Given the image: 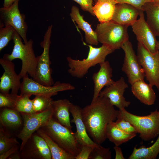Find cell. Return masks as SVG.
<instances>
[{
	"mask_svg": "<svg viewBox=\"0 0 159 159\" xmlns=\"http://www.w3.org/2000/svg\"><path fill=\"white\" fill-rule=\"evenodd\" d=\"M118 112L108 99L100 96L82 109L81 115L87 132L95 143L101 144L105 140L106 126L117 119Z\"/></svg>",
	"mask_w": 159,
	"mask_h": 159,
	"instance_id": "1",
	"label": "cell"
},
{
	"mask_svg": "<svg viewBox=\"0 0 159 159\" xmlns=\"http://www.w3.org/2000/svg\"><path fill=\"white\" fill-rule=\"evenodd\" d=\"M22 38L15 31L12 40L14 43L13 49L11 54L4 55L3 58L12 61L14 59H20L22 62L21 71L19 75L22 79L28 74L34 79L36 75L37 57L33 49V41L30 39L23 43Z\"/></svg>",
	"mask_w": 159,
	"mask_h": 159,
	"instance_id": "2",
	"label": "cell"
},
{
	"mask_svg": "<svg viewBox=\"0 0 159 159\" xmlns=\"http://www.w3.org/2000/svg\"><path fill=\"white\" fill-rule=\"evenodd\" d=\"M65 151L75 157L82 146L72 129L62 125L52 117L40 128Z\"/></svg>",
	"mask_w": 159,
	"mask_h": 159,
	"instance_id": "3",
	"label": "cell"
},
{
	"mask_svg": "<svg viewBox=\"0 0 159 159\" xmlns=\"http://www.w3.org/2000/svg\"><path fill=\"white\" fill-rule=\"evenodd\" d=\"M83 44L89 47L87 58L81 60L74 59L70 57L67 58L69 73L72 76L78 78L84 77L91 67L105 61L107 56L114 51L103 45L96 48L84 42Z\"/></svg>",
	"mask_w": 159,
	"mask_h": 159,
	"instance_id": "4",
	"label": "cell"
},
{
	"mask_svg": "<svg viewBox=\"0 0 159 159\" xmlns=\"http://www.w3.org/2000/svg\"><path fill=\"white\" fill-rule=\"evenodd\" d=\"M119 118L131 123L137 129L140 137L145 141L154 139L159 134V111L157 110L148 115L140 116L124 109L119 110L117 118Z\"/></svg>",
	"mask_w": 159,
	"mask_h": 159,
	"instance_id": "5",
	"label": "cell"
},
{
	"mask_svg": "<svg viewBox=\"0 0 159 159\" xmlns=\"http://www.w3.org/2000/svg\"><path fill=\"white\" fill-rule=\"evenodd\" d=\"M128 27L111 20L97 24L95 31L99 42L115 50L129 40Z\"/></svg>",
	"mask_w": 159,
	"mask_h": 159,
	"instance_id": "6",
	"label": "cell"
},
{
	"mask_svg": "<svg viewBox=\"0 0 159 159\" xmlns=\"http://www.w3.org/2000/svg\"><path fill=\"white\" fill-rule=\"evenodd\" d=\"M52 25L49 26L45 33L43 40L41 42L43 49L42 54L37 57V64L35 78L33 79L42 84L51 86L54 84L52 76L49 52L51 44V37Z\"/></svg>",
	"mask_w": 159,
	"mask_h": 159,
	"instance_id": "7",
	"label": "cell"
},
{
	"mask_svg": "<svg viewBox=\"0 0 159 159\" xmlns=\"http://www.w3.org/2000/svg\"><path fill=\"white\" fill-rule=\"evenodd\" d=\"M53 110L52 105L43 112L34 113H20L23 122V126L17 135L21 143L19 150L34 132L47 122L52 117Z\"/></svg>",
	"mask_w": 159,
	"mask_h": 159,
	"instance_id": "8",
	"label": "cell"
},
{
	"mask_svg": "<svg viewBox=\"0 0 159 159\" xmlns=\"http://www.w3.org/2000/svg\"><path fill=\"white\" fill-rule=\"evenodd\" d=\"M137 56L146 80L159 92V51L152 53L138 42Z\"/></svg>",
	"mask_w": 159,
	"mask_h": 159,
	"instance_id": "9",
	"label": "cell"
},
{
	"mask_svg": "<svg viewBox=\"0 0 159 159\" xmlns=\"http://www.w3.org/2000/svg\"><path fill=\"white\" fill-rule=\"evenodd\" d=\"M19 1L16 0L9 7L0 8V25L12 26L25 43L28 41L26 35L28 26L25 21V15L21 14L19 9Z\"/></svg>",
	"mask_w": 159,
	"mask_h": 159,
	"instance_id": "10",
	"label": "cell"
},
{
	"mask_svg": "<svg viewBox=\"0 0 159 159\" xmlns=\"http://www.w3.org/2000/svg\"><path fill=\"white\" fill-rule=\"evenodd\" d=\"M22 79L19 90L21 94H27L31 95H52L54 96L59 92L75 89L74 87L69 83L60 82H57L51 86L45 85L29 78L28 74Z\"/></svg>",
	"mask_w": 159,
	"mask_h": 159,
	"instance_id": "11",
	"label": "cell"
},
{
	"mask_svg": "<svg viewBox=\"0 0 159 159\" xmlns=\"http://www.w3.org/2000/svg\"><path fill=\"white\" fill-rule=\"evenodd\" d=\"M121 48L125 53L122 70L126 74L128 82L131 85L137 81L144 80L145 73L131 42L127 41Z\"/></svg>",
	"mask_w": 159,
	"mask_h": 159,
	"instance_id": "12",
	"label": "cell"
},
{
	"mask_svg": "<svg viewBox=\"0 0 159 159\" xmlns=\"http://www.w3.org/2000/svg\"><path fill=\"white\" fill-rule=\"evenodd\" d=\"M22 159H52L50 150L44 139L36 132L19 150Z\"/></svg>",
	"mask_w": 159,
	"mask_h": 159,
	"instance_id": "13",
	"label": "cell"
},
{
	"mask_svg": "<svg viewBox=\"0 0 159 159\" xmlns=\"http://www.w3.org/2000/svg\"><path fill=\"white\" fill-rule=\"evenodd\" d=\"M139 16V19L131 25L132 31L138 42L151 53H155L158 51L156 36L145 21L143 10L140 11Z\"/></svg>",
	"mask_w": 159,
	"mask_h": 159,
	"instance_id": "14",
	"label": "cell"
},
{
	"mask_svg": "<svg viewBox=\"0 0 159 159\" xmlns=\"http://www.w3.org/2000/svg\"><path fill=\"white\" fill-rule=\"evenodd\" d=\"M0 64L4 71L0 78V92L8 93L11 90V93L18 94L21 78L16 73L14 64L12 61L3 57L0 59Z\"/></svg>",
	"mask_w": 159,
	"mask_h": 159,
	"instance_id": "15",
	"label": "cell"
},
{
	"mask_svg": "<svg viewBox=\"0 0 159 159\" xmlns=\"http://www.w3.org/2000/svg\"><path fill=\"white\" fill-rule=\"evenodd\" d=\"M128 87L123 77H121L110 85L106 87L100 92L99 96L108 99L113 105L116 107L119 110H122L128 107L130 104L123 96L125 90Z\"/></svg>",
	"mask_w": 159,
	"mask_h": 159,
	"instance_id": "16",
	"label": "cell"
},
{
	"mask_svg": "<svg viewBox=\"0 0 159 159\" xmlns=\"http://www.w3.org/2000/svg\"><path fill=\"white\" fill-rule=\"evenodd\" d=\"M99 65L100 68L99 71L94 73L92 76L94 88L91 102L97 99L103 87L110 85L114 82L112 78V70L109 62L105 61Z\"/></svg>",
	"mask_w": 159,
	"mask_h": 159,
	"instance_id": "17",
	"label": "cell"
},
{
	"mask_svg": "<svg viewBox=\"0 0 159 159\" xmlns=\"http://www.w3.org/2000/svg\"><path fill=\"white\" fill-rule=\"evenodd\" d=\"M81 108L79 106L72 104L69 110L73 117L71 122L75 125L76 131L75 132L76 138L79 143L82 145H88L93 147L98 144L93 141L89 137L81 115Z\"/></svg>",
	"mask_w": 159,
	"mask_h": 159,
	"instance_id": "18",
	"label": "cell"
},
{
	"mask_svg": "<svg viewBox=\"0 0 159 159\" xmlns=\"http://www.w3.org/2000/svg\"><path fill=\"white\" fill-rule=\"evenodd\" d=\"M141 10L128 4H117L111 20L128 26H131L137 20Z\"/></svg>",
	"mask_w": 159,
	"mask_h": 159,
	"instance_id": "19",
	"label": "cell"
},
{
	"mask_svg": "<svg viewBox=\"0 0 159 159\" xmlns=\"http://www.w3.org/2000/svg\"><path fill=\"white\" fill-rule=\"evenodd\" d=\"M153 86L144 80L137 81L131 85V91L134 96L141 102L146 105L153 104L156 95Z\"/></svg>",
	"mask_w": 159,
	"mask_h": 159,
	"instance_id": "20",
	"label": "cell"
},
{
	"mask_svg": "<svg viewBox=\"0 0 159 159\" xmlns=\"http://www.w3.org/2000/svg\"><path fill=\"white\" fill-rule=\"evenodd\" d=\"M67 99L53 100L52 106V117L59 123L72 129L69 117V110L72 104Z\"/></svg>",
	"mask_w": 159,
	"mask_h": 159,
	"instance_id": "21",
	"label": "cell"
},
{
	"mask_svg": "<svg viewBox=\"0 0 159 159\" xmlns=\"http://www.w3.org/2000/svg\"><path fill=\"white\" fill-rule=\"evenodd\" d=\"M70 16L77 24L78 27L85 33V38L87 44L97 45L99 43L96 32L92 29L91 25L83 19L80 14L79 9L75 6H72Z\"/></svg>",
	"mask_w": 159,
	"mask_h": 159,
	"instance_id": "22",
	"label": "cell"
},
{
	"mask_svg": "<svg viewBox=\"0 0 159 159\" xmlns=\"http://www.w3.org/2000/svg\"><path fill=\"white\" fill-rule=\"evenodd\" d=\"M0 125L8 128L16 129L23 126L21 113L14 108H0Z\"/></svg>",
	"mask_w": 159,
	"mask_h": 159,
	"instance_id": "23",
	"label": "cell"
},
{
	"mask_svg": "<svg viewBox=\"0 0 159 159\" xmlns=\"http://www.w3.org/2000/svg\"><path fill=\"white\" fill-rule=\"evenodd\" d=\"M117 4L115 0H98L93 7V12L100 23L109 21Z\"/></svg>",
	"mask_w": 159,
	"mask_h": 159,
	"instance_id": "24",
	"label": "cell"
},
{
	"mask_svg": "<svg viewBox=\"0 0 159 159\" xmlns=\"http://www.w3.org/2000/svg\"><path fill=\"white\" fill-rule=\"evenodd\" d=\"M106 132L107 138L115 145L119 146L131 139L136 134L126 132L118 128L113 121L107 126Z\"/></svg>",
	"mask_w": 159,
	"mask_h": 159,
	"instance_id": "25",
	"label": "cell"
},
{
	"mask_svg": "<svg viewBox=\"0 0 159 159\" xmlns=\"http://www.w3.org/2000/svg\"><path fill=\"white\" fill-rule=\"evenodd\" d=\"M143 10L146 14L147 23L156 36L159 37V3L148 2L144 6Z\"/></svg>",
	"mask_w": 159,
	"mask_h": 159,
	"instance_id": "26",
	"label": "cell"
},
{
	"mask_svg": "<svg viewBox=\"0 0 159 159\" xmlns=\"http://www.w3.org/2000/svg\"><path fill=\"white\" fill-rule=\"evenodd\" d=\"M159 153V134L156 141L151 146L146 147L142 146L139 148H134L129 159H155Z\"/></svg>",
	"mask_w": 159,
	"mask_h": 159,
	"instance_id": "27",
	"label": "cell"
},
{
	"mask_svg": "<svg viewBox=\"0 0 159 159\" xmlns=\"http://www.w3.org/2000/svg\"><path fill=\"white\" fill-rule=\"evenodd\" d=\"M37 132L45 140L50 150L52 159H75V157L68 153L39 129Z\"/></svg>",
	"mask_w": 159,
	"mask_h": 159,
	"instance_id": "28",
	"label": "cell"
},
{
	"mask_svg": "<svg viewBox=\"0 0 159 159\" xmlns=\"http://www.w3.org/2000/svg\"><path fill=\"white\" fill-rule=\"evenodd\" d=\"M19 144L16 138L11 137L7 129L0 125V155Z\"/></svg>",
	"mask_w": 159,
	"mask_h": 159,
	"instance_id": "29",
	"label": "cell"
},
{
	"mask_svg": "<svg viewBox=\"0 0 159 159\" xmlns=\"http://www.w3.org/2000/svg\"><path fill=\"white\" fill-rule=\"evenodd\" d=\"M32 100L34 113L41 112L50 108L53 101L52 95H37Z\"/></svg>",
	"mask_w": 159,
	"mask_h": 159,
	"instance_id": "30",
	"label": "cell"
},
{
	"mask_svg": "<svg viewBox=\"0 0 159 159\" xmlns=\"http://www.w3.org/2000/svg\"><path fill=\"white\" fill-rule=\"evenodd\" d=\"M31 96L27 94L18 95L15 109L20 113H34L32 100L30 98Z\"/></svg>",
	"mask_w": 159,
	"mask_h": 159,
	"instance_id": "31",
	"label": "cell"
},
{
	"mask_svg": "<svg viewBox=\"0 0 159 159\" xmlns=\"http://www.w3.org/2000/svg\"><path fill=\"white\" fill-rule=\"evenodd\" d=\"M15 31L11 26L0 25V51L6 47L10 41L13 39Z\"/></svg>",
	"mask_w": 159,
	"mask_h": 159,
	"instance_id": "32",
	"label": "cell"
},
{
	"mask_svg": "<svg viewBox=\"0 0 159 159\" xmlns=\"http://www.w3.org/2000/svg\"><path fill=\"white\" fill-rule=\"evenodd\" d=\"M18 95L10 93H0V107H7L15 109Z\"/></svg>",
	"mask_w": 159,
	"mask_h": 159,
	"instance_id": "33",
	"label": "cell"
},
{
	"mask_svg": "<svg viewBox=\"0 0 159 159\" xmlns=\"http://www.w3.org/2000/svg\"><path fill=\"white\" fill-rule=\"evenodd\" d=\"M111 158L110 149L104 148L101 144H98L93 148L89 159H110Z\"/></svg>",
	"mask_w": 159,
	"mask_h": 159,
	"instance_id": "34",
	"label": "cell"
},
{
	"mask_svg": "<svg viewBox=\"0 0 159 159\" xmlns=\"http://www.w3.org/2000/svg\"><path fill=\"white\" fill-rule=\"evenodd\" d=\"M115 125L120 129L126 132L136 134L138 131L135 127L130 122L122 118H117Z\"/></svg>",
	"mask_w": 159,
	"mask_h": 159,
	"instance_id": "35",
	"label": "cell"
},
{
	"mask_svg": "<svg viewBox=\"0 0 159 159\" xmlns=\"http://www.w3.org/2000/svg\"><path fill=\"white\" fill-rule=\"evenodd\" d=\"M118 4H127L143 10L145 4L149 2H153L152 0H115Z\"/></svg>",
	"mask_w": 159,
	"mask_h": 159,
	"instance_id": "36",
	"label": "cell"
},
{
	"mask_svg": "<svg viewBox=\"0 0 159 159\" xmlns=\"http://www.w3.org/2000/svg\"><path fill=\"white\" fill-rule=\"evenodd\" d=\"M78 3L83 11L89 12L92 15L95 16L92 10L93 0H72Z\"/></svg>",
	"mask_w": 159,
	"mask_h": 159,
	"instance_id": "37",
	"label": "cell"
},
{
	"mask_svg": "<svg viewBox=\"0 0 159 159\" xmlns=\"http://www.w3.org/2000/svg\"><path fill=\"white\" fill-rule=\"evenodd\" d=\"M94 147L88 145L82 146L80 153L75 157V159H89Z\"/></svg>",
	"mask_w": 159,
	"mask_h": 159,
	"instance_id": "38",
	"label": "cell"
},
{
	"mask_svg": "<svg viewBox=\"0 0 159 159\" xmlns=\"http://www.w3.org/2000/svg\"><path fill=\"white\" fill-rule=\"evenodd\" d=\"M20 145L19 144H17L3 154L0 155V159H7L12 154L19 150Z\"/></svg>",
	"mask_w": 159,
	"mask_h": 159,
	"instance_id": "39",
	"label": "cell"
},
{
	"mask_svg": "<svg viewBox=\"0 0 159 159\" xmlns=\"http://www.w3.org/2000/svg\"><path fill=\"white\" fill-rule=\"evenodd\" d=\"M114 149L115 152V159H125L121 148L119 146L115 145Z\"/></svg>",
	"mask_w": 159,
	"mask_h": 159,
	"instance_id": "40",
	"label": "cell"
},
{
	"mask_svg": "<svg viewBox=\"0 0 159 159\" xmlns=\"http://www.w3.org/2000/svg\"><path fill=\"white\" fill-rule=\"evenodd\" d=\"M19 150H18L9 156L8 159H21V157L19 152Z\"/></svg>",
	"mask_w": 159,
	"mask_h": 159,
	"instance_id": "41",
	"label": "cell"
},
{
	"mask_svg": "<svg viewBox=\"0 0 159 159\" xmlns=\"http://www.w3.org/2000/svg\"><path fill=\"white\" fill-rule=\"evenodd\" d=\"M16 0H4L3 7H8L11 5Z\"/></svg>",
	"mask_w": 159,
	"mask_h": 159,
	"instance_id": "42",
	"label": "cell"
},
{
	"mask_svg": "<svg viewBox=\"0 0 159 159\" xmlns=\"http://www.w3.org/2000/svg\"><path fill=\"white\" fill-rule=\"evenodd\" d=\"M154 2L159 3V0H152Z\"/></svg>",
	"mask_w": 159,
	"mask_h": 159,
	"instance_id": "43",
	"label": "cell"
},
{
	"mask_svg": "<svg viewBox=\"0 0 159 159\" xmlns=\"http://www.w3.org/2000/svg\"><path fill=\"white\" fill-rule=\"evenodd\" d=\"M158 51H159V41H158Z\"/></svg>",
	"mask_w": 159,
	"mask_h": 159,
	"instance_id": "44",
	"label": "cell"
},
{
	"mask_svg": "<svg viewBox=\"0 0 159 159\" xmlns=\"http://www.w3.org/2000/svg\"><path fill=\"white\" fill-rule=\"evenodd\" d=\"M98 0H93L95 3Z\"/></svg>",
	"mask_w": 159,
	"mask_h": 159,
	"instance_id": "45",
	"label": "cell"
},
{
	"mask_svg": "<svg viewBox=\"0 0 159 159\" xmlns=\"http://www.w3.org/2000/svg\"><path fill=\"white\" fill-rule=\"evenodd\" d=\"M158 159H159V158H158Z\"/></svg>",
	"mask_w": 159,
	"mask_h": 159,
	"instance_id": "46",
	"label": "cell"
}]
</instances>
